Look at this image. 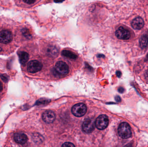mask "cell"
Returning <instances> with one entry per match:
<instances>
[{"label":"cell","mask_w":148,"mask_h":147,"mask_svg":"<svg viewBox=\"0 0 148 147\" xmlns=\"http://www.w3.org/2000/svg\"><path fill=\"white\" fill-rule=\"evenodd\" d=\"M118 91H119V92H120V93H123V91H124V89H123V88H122V87H120V88H119V89H118Z\"/></svg>","instance_id":"21"},{"label":"cell","mask_w":148,"mask_h":147,"mask_svg":"<svg viewBox=\"0 0 148 147\" xmlns=\"http://www.w3.org/2000/svg\"><path fill=\"white\" fill-rule=\"evenodd\" d=\"M14 140L16 143L23 145L27 141L28 138L27 135L22 133H16L14 135Z\"/></svg>","instance_id":"11"},{"label":"cell","mask_w":148,"mask_h":147,"mask_svg":"<svg viewBox=\"0 0 148 147\" xmlns=\"http://www.w3.org/2000/svg\"><path fill=\"white\" fill-rule=\"evenodd\" d=\"M18 56L20 63L22 65H25L29 59V55L26 52H20L18 53Z\"/></svg>","instance_id":"12"},{"label":"cell","mask_w":148,"mask_h":147,"mask_svg":"<svg viewBox=\"0 0 148 147\" xmlns=\"http://www.w3.org/2000/svg\"><path fill=\"white\" fill-rule=\"evenodd\" d=\"M62 54L66 58L72 59H75L77 58V56L75 54L68 50H63L62 52Z\"/></svg>","instance_id":"13"},{"label":"cell","mask_w":148,"mask_h":147,"mask_svg":"<svg viewBox=\"0 0 148 147\" xmlns=\"http://www.w3.org/2000/svg\"><path fill=\"white\" fill-rule=\"evenodd\" d=\"M83 131L87 133H92L95 128V123L90 119H86L84 121L82 126Z\"/></svg>","instance_id":"6"},{"label":"cell","mask_w":148,"mask_h":147,"mask_svg":"<svg viewBox=\"0 0 148 147\" xmlns=\"http://www.w3.org/2000/svg\"><path fill=\"white\" fill-rule=\"evenodd\" d=\"M144 77H145V79L148 82V70L145 72Z\"/></svg>","instance_id":"20"},{"label":"cell","mask_w":148,"mask_h":147,"mask_svg":"<svg viewBox=\"0 0 148 147\" xmlns=\"http://www.w3.org/2000/svg\"><path fill=\"white\" fill-rule=\"evenodd\" d=\"M3 89V88L2 84L0 82V91H2Z\"/></svg>","instance_id":"24"},{"label":"cell","mask_w":148,"mask_h":147,"mask_svg":"<svg viewBox=\"0 0 148 147\" xmlns=\"http://www.w3.org/2000/svg\"><path fill=\"white\" fill-rule=\"evenodd\" d=\"M148 38L146 35H143L140 39V45L142 49L146 48L147 46Z\"/></svg>","instance_id":"14"},{"label":"cell","mask_w":148,"mask_h":147,"mask_svg":"<svg viewBox=\"0 0 148 147\" xmlns=\"http://www.w3.org/2000/svg\"><path fill=\"white\" fill-rule=\"evenodd\" d=\"M116 36L118 39L122 40H127L131 36L130 32L123 27H120L115 32Z\"/></svg>","instance_id":"7"},{"label":"cell","mask_w":148,"mask_h":147,"mask_svg":"<svg viewBox=\"0 0 148 147\" xmlns=\"http://www.w3.org/2000/svg\"><path fill=\"white\" fill-rule=\"evenodd\" d=\"M109 124V119L107 116L101 115L96 119L95 123L96 127L100 130H103L108 127Z\"/></svg>","instance_id":"3"},{"label":"cell","mask_w":148,"mask_h":147,"mask_svg":"<svg viewBox=\"0 0 148 147\" xmlns=\"http://www.w3.org/2000/svg\"><path fill=\"white\" fill-rule=\"evenodd\" d=\"M115 100L117 102H120L121 101V98L118 96H117L115 97Z\"/></svg>","instance_id":"22"},{"label":"cell","mask_w":148,"mask_h":147,"mask_svg":"<svg viewBox=\"0 0 148 147\" xmlns=\"http://www.w3.org/2000/svg\"><path fill=\"white\" fill-rule=\"evenodd\" d=\"M116 74L118 77H121V72L119 71H116Z\"/></svg>","instance_id":"23"},{"label":"cell","mask_w":148,"mask_h":147,"mask_svg":"<svg viewBox=\"0 0 148 147\" xmlns=\"http://www.w3.org/2000/svg\"><path fill=\"white\" fill-rule=\"evenodd\" d=\"M23 34V35L25 36V37H27V38H30L31 37V35H30V34L29 33V32L28 30L27 29H26V28H23L22 30Z\"/></svg>","instance_id":"17"},{"label":"cell","mask_w":148,"mask_h":147,"mask_svg":"<svg viewBox=\"0 0 148 147\" xmlns=\"http://www.w3.org/2000/svg\"><path fill=\"white\" fill-rule=\"evenodd\" d=\"M42 65L36 60H31L27 64V71L30 73H36L40 71L42 68Z\"/></svg>","instance_id":"4"},{"label":"cell","mask_w":148,"mask_h":147,"mask_svg":"<svg viewBox=\"0 0 148 147\" xmlns=\"http://www.w3.org/2000/svg\"><path fill=\"white\" fill-rule=\"evenodd\" d=\"M48 52L49 54L53 55V56H56L58 53L57 49L54 47H50L49 48Z\"/></svg>","instance_id":"15"},{"label":"cell","mask_w":148,"mask_h":147,"mask_svg":"<svg viewBox=\"0 0 148 147\" xmlns=\"http://www.w3.org/2000/svg\"><path fill=\"white\" fill-rule=\"evenodd\" d=\"M87 112L86 105L83 103H78L74 105L72 109L73 114L77 117L83 116Z\"/></svg>","instance_id":"2"},{"label":"cell","mask_w":148,"mask_h":147,"mask_svg":"<svg viewBox=\"0 0 148 147\" xmlns=\"http://www.w3.org/2000/svg\"><path fill=\"white\" fill-rule=\"evenodd\" d=\"M2 48H1V47H0V52H1V51H2Z\"/></svg>","instance_id":"25"},{"label":"cell","mask_w":148,"mask_h":147,"mask_svg":"<svg viewBox=\"0 0 148 147\" xmlns=\"http://www.w3.org/2000/svg\"><path fill=\"white\" fill-rule=\"evenodd\" d=\"M147 60H148V54L147 56Z\"/></svg>","instance_id":"26"},{"label":"cell","mask_w":148,"mask_h":147,"mask_svg":"<svg viewBox=\"0 0 148 147\" xmlns=\"http://www.w3.org/2000/svg\"><path fill=\"white\" fill-rule=\"evenodd\" d=\"M13 39V35L11 32L8 30H3L0 32V43L8 44Z\"/></svg>","instance_id":"8"},{"label":"cell","mask_w":148,"mask_h":147,"mask_svg":"<svg viewBox=\"0 0 148 147\" xmlns=\"http://www.w3.org/2000/svg\"><path fill=\"white\" fill-rule=\"evenodd\" d=\"M144 25V21L140 17H136L131 22L132 27L135 29L140 30L143 28Z\"/></svg>","instance_id":"10"},{"label":"cell","mask_w":148,"mask_h":147,"mask_svg":"<svg viewBox=\"0 0 148 147\" xmlns=\"http://www.w3.org/2000/svg\"><path fill=\"white\" fill-rule=\"evenodd\" d=\"M55 70L59 74L66 75L69 72V68L66 63L63 61H59L56 64Z\"/></svg>","instance_id":"5"},{"label":"cell","mask_w":148,"mask_h":147,"mask_svg":"<svg viewBox=\"0 0 148 147\" xmlns=\"http://www.w3.org/2000/svg\"><path fill=\"white\" fill-rule=\"evenodd\" d=\"M23 2L26 3H28V4H32L35 2V1L34 0H26V1H23Z\"/></svg>","instance_id":"19"},{"label":"cell","mask_w":148,"mask_h":147,"mask_svg":"<svg viewBox=\"0 0 148 147\" xmlns=\"http://www.w3.org/2000/svg\"><path fill=\"white\" fill-rule=\"evenodd\" d=\"M118 132L120 137L123 139H128L132 135L131 127L127 123H122L120 124L118 127Z\"/></svg>","instance_id":"1"},{"label":"cell","mask_w":148,"mask_h":147,"mask_svg":"<svg viewBox=\"0 0 148 147\" xmlns=\"http://www.w3.org/2000/svg\"><path fill=\"white\" fill-rule=\"evenodd\" d=\"M0 77H1V79L5 83H8L9 79V77L6 74H1L0 75Z\"/></svg>","instance_id":"16"},{"label":"cell","mask_w":148,"mask_h":147,"mask_svg":"<svg viewBox=\"0 0 148 147\" xmlns=\"http://www.w3.org/2000/svg\"><path fill=\"white\" fill-rule=\"evenodd\" d=\"M42 118L45 122L47 123H52L55 120V114L52 110H47L43 113Z\"/></svg>","instance_id":"9"},{"label":"cell","mask_w":148,"mask_h":147,"mask_svg":"<svg viewBox=\"0 0 148 147\" xmlns=\"http://www.w3.org/2000/svg\"><path fill=\"white\" fill-rule=\"evenodd\" d=\"M62 147H75L73 144L70 142H66L62 145Z\"/></svg>","instance_id":"18"}]
</instances>
